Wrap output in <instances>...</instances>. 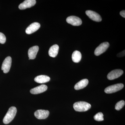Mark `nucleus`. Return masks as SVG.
<instances>
[{
	"label": "nucleus",
	"mask_w": 125,
	"mask_h": 125,
	"mask_svg": "<svg viewBox=\"0 0 125 125\" xmlns=\"http://www.w3.org/2000/svg\"><path fill=\"white\" fill-rule=\"evenodd\" d=\"M17 112V109L15 107H11L9 108L7 113L3 119V123L8 124L13 120Z\"/></svg>",
	"instance_id": "nucleus-1"
},
{
	"label": "nucleus",
	"mask_w": 125,
	"mask_h": 125,
	"mask_svg": "<svg viewBox=\"0 0 125 125\" xmlns=\"http://www.w3.org/2000/svg\"><path fill=\"white\" fill-rule=\"evenodd\" d=\"M91 107V105L85 102H78L73 104L74 110L77 112H83L88 111Z\"/></svg>",
	"instance_id": "nucleus-2"
},
{
	"label": "nucleus",
	"mask_w": 125,
	"mask_h": 125,
	"mask_svg": "<svg viewBox=\"0 0 125 125\" xmlns=\"http://www.w3.org/2000/svg\"><path fill=\"white\" fill-rule=\"evenodd\" d=\"M124 85L122 83H118L110 85L107 87L105 89V92L106 94H112L115 93L123 89Z\"/></svg>",
	"instance_id": "nucleus-3"
},
{
	"label": "nucleus",
	"mask_w": 125,
	"mask_h": 125,
	"mask_svg": "<svg viewBox=\"0 0 125 125\" xmlns=\"http://www.w3.org/2000/svg\"><path fill=\"white\" fill-rule=\"evenodd\" d=\"M109 46V44L108 42L102 43L95 49L94 52V55L97 56L100 55L107 50Z\"/></svg>",
	"instance_id": "nucleus-4"
},
{
	"label": "nucleus",
	"mask_w": 125,
	"mask_h": 125,
	"mask_svg": "<svg viewBox=\"0 0 125 125\" xmlns=\"http://www.w3.org/2000/svg\"><path fill=\"white\" fill-rule=\"evenodd\" d=\"M11 58L10 57L8 56L5 59L2 63L1 70L5 73H7L10 71L11 64Z\"/></svg>",
	"instance_id": "nucleus-5"
},
{
	"label": "nucleus",
	"mask_w": 125,
	"mask_h": 125,
	"mask_svg": "<svg viewBox=\"0 0 125 125\" xmlns=\"http://www.w3.org/2000/svg\"><path fill=\"white\" fill-rule=\"evenodd\" d=\"M66 22L73 26H79L82 24V21L80 18L74 16H69L66 19Z\"/></svg>",
	"instance_id": "nucleus-6"
},
{
	"label": "nucleus",
	"mask_w": 125,
	"mask_h": 125,
	"mask_svg": "<svg viewBox=\"0 0 125 125\" xmlns=\"http://www.w3.org/2000/svg\"><path fill=\"white\" fill-rule=\"evenodd\" d=\"M85 13L90 19L94 21L97 22H100L102 21V18L101 16L95 11L88 10L85 11Z\"/></svg>",
	"instance_id": "nucleus-7"
},
{
	"label": "nucleus",
	"mask_w": 125,
	"mask_h": 125,
	"mask_svg": "<svg viewBox=\"0 0 125 125\" xmlns=\"http://www.w3.org/2000/svg\"><path fill=\"white\" fill-rule=\"evenodd\" d=\"M123 71L120 69H116L112 71L109 72L107 76L108 79L109 80H113L119 78L123 74Z\"/></svg>",
	"instance_id": "nucleus-8"
},
{
	"label": "nucleus",
	"mask_w": 125,
	"mask_h": 125,
	"mask_svg": "<svg viewBox=\"0 0 125 125\" xmlns=\"http://www.w3.org/2000/svg\"><path fill=\"white\" fill-rule=\"evenodd\" d=\"M49 112L47 110L39 109L37 110L34 113V116L38 119H45L48 116Z\"/></svg>",
	"instance_id": "nucleus-9"
},
{
	"label": "nucleus",
	"mask_w": 125,
	"mask_h": 125,
	"mask_svg": "<svg viewBox=\"0 0 125 125\" xmlns=\"http://www.w3.org/2000/svg\"><path fill=\"white\" fill-rule=\"evenodd\" d=\"M35 0H26L19 5V9L21 10L30 8L32 7L36 4Z\"/></svg>",
	"instance_id": "nucleus-10"
},
{
	"label": "nucleus",
	"mask_w": 125,
	"mask_h": 125,
	"mask_svg": "<svg viewBox=\"0 0 125 125\" xmlns=\"http://www.w3.org/2000/svg\"><path fill=\"white\" fill-rule=\"evenodd\" d=\"M40 27L39 23L34 22L31 24L27 28L25 32L27 34H31L38 30Z\"/></svg>",
	"instance_id": "nucleus-11"
},
{
	"label": "nucleus",
	"mask_w": 125,
	"mask_h": 125,
	"mask_svg": "<svg viewBox=\"0 0 125 125\" xmlns=\"http://www.w3.org/2000/svg\"><path fill=\"white\" fill-rule=\"evenodd\" d=\"M47 88V86L46 85L42 84L30 90V92L32 94H38L45 92Z\"/></svg>",
	"instance_id": "nucleus-12"
},
{
	"label": "nucleus",
	"mask_w": 125,
	"mask_h": 125,
	"mask_svg": "<svg viewBox=\"0 0 125 125\" xmlns=\"http://www.w3.org/2000/svg\"><path fill=\"white\" fill-rule=\"evenodd\" d=\"M39 47L38 46H36L30 48L28 50V54L29 60H33L36 58V55L38 52Z\"/></svg>",
	"instance_id": "nucleus-13"
},
{
	"label": "nucleus",
	"mask_w": 125,
	"mask_h": 125,
	"mask_svg": "<svg viewBox=\"0 0 125 125\" xmlns=\"http://www.w3.org/2000/svg\"><path fill=\"white\" fill-rule=\"evenodd\" d=\"M89 81L87 79H83L80 81L75 84L74 86L75 89L79 90L83 89L88 85Z\"/></svg>",
	"instance_id": "nucleus-14"
},
{
	"label": "nucleus",
	"mask_w": 125,
	"mask_h": 125,
	"mask_svg": "<svg viewBox=\"0 0 125 125\" xmlns=\"http://www.w3.org/2000/svg\"><path fill=\"white\" fill-rule=\"evenodd\" d=\"M59 49V46L56 44L52 46L50 48L48 52L49 55L51 57H56L58 54Z\"/></svg>",
	"instance_id": "nucleus-15"
},
{
	"label": "nucleus",
	"mask_w": 125,
	"mask_h": 125,
	"mask_svg": "<svg viewBox=\"0 0 125 125\" xmlns=\"http://www.w3.org/2000/svg\"><path fill=\"white\" fill-rule=\"evenodd\" d=\"M49 76L46 75H40L36 76L34 79L35 82L39 83H47L50 80Z\"/></svg>",
	"instance_id": "nucleus-16"
},
{
	"label": "nucleus",
	"mask_w": 125,
	"mask_h": 125,
	"mask_svg": "<svg viewBox=\"0 0 125 125\" xmlns=\"http://www.w3.org/2000/svg\"><path fill=\"white\" fill-rule=\"evenodd\" d=\"M82 58V55L80 52L78 51H75L72 54V61L74 62L78 63L80 62Z\"/></svg>",
	"instance_id": "nucleus-17"
},
{
	"label": "nucleus",
	"mask_w": 125,
	"mask_h": 125,
	"mask_svg": "<svg viewBox=\"0 0 125 125\" xmlns=\"http://www.w3.org/2000/svg\"><path fill=\"white\" fill-rule=\"evenodd\" d=\"M94 120L97 121H102L104 120V115L102 112H99L96 114L94 116Z\"/></svg>",
	"instance_id": "nucleus-18"
},
{
	"label": "nucleus",
	"mask_w": 125,
	"mask_h": 125,
	"mask_svg": "<svg viewBox=\"0 0 125 125\" xmlns=\"http://www.w3.org/2000/svg\"><path fill=\"white\" fill-rule=\"evenodd\" d=\"M125 102L124 101H119L116 104L115 106V109L117 111H119L125 106Z\"/></svg>",
	"instance_id": "nucleus-19"
},
{
	"label": "nucleus",
	"mask_w": 125,
	"mask_h": 125,
	"mask_svg": "<svg viewBox=\"0 0 125 125\" xmlns=\"http://www.w3.org/2000/svg\"><path fill=\"white\" fill-rule=\"evenodd\" d=\"M6 41V37L4 34L0 32V43L4 44Z\"/></svg>",
	"instance_id": "nucleus-20"
},
{
	"label": "nucleus",
	"mask_w": 125,
	"mask_h": 125,
	"mask_svg": "<svg viewBox=\"0 0 125 125\" xmlns=\"http://www.w3.org/2000/svg\"><path fill=\"white\" fill-rule=\"evenodd\" d=\"M120 14L123 18H125V10H123L120 11Z\"/></svg>",
	"instance_id": "nucleus-21"
}]
</instances>
